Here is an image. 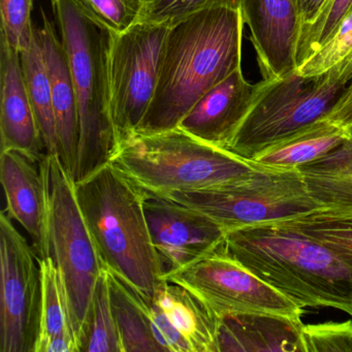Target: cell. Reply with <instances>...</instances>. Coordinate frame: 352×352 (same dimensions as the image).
Returning a JSON list of instances; mask_svg holds the SVG:
<instances>
[{"mask_svg": "<svg viewBox=\"0 0 352 352\" xmlns=\"http://www.w3.org/2000/svg\"><path fill=\"white\" fill-rule=\"evenodd\" d=\"M199 212L226 234L246 226L308 215L322 208L310 197L298 168L263 166L236 184L158 195Z\"/></svg>", "mask_w": 352, "mask_h": 352, "instance_id": "cell-7", "label": "cell"}, {"mask_svg": "<svg viewBox=\"0 0 352 352\" xmlns=\"http://www.w3.org/2000/svg\"><path fill=\"white\" fill-rule=\"evenodd\" d=\"M351 9L352 0H329L313 23L300 28L296 49L298 67L327 44Z\"/></svg>", "mask_w": 352, "mask_h": 352, "instance_id": "cell-28", "label": "cell"}, {"mask_svg": "<svg viewBox=\"0 0 352 352\" xmlns=\"http://www.w3.org/2000/svg\"><path fill=\"white\" fill-rule=\"evenodd\" d=\"M172 25L138 22L122 34H110L107 54L109 108L118 146L135 135L147 114Z\"/></svg>", "mask_w": 352, "mask_h": 352, "instance_id": "cell-9", "label": "cell"}, {"mask_svg": "<svg viewBox=\"0 0 352 352\" xmlns=\"http://www.w3.org/2000/svg\"><path fill=\"white\" fill-rule=\"evenodd\" d=\"M144 207L164 277L219 247L226 232L219 224L190 208L146 193Z\"/></svg>", "mask_w": 352, "mask_h": 352, "instance_id": "cell-12", "label": "cell"}, {"mask_svg": "<svg viewBox=\"0 0 352 352\" xmlns=\"http://www.w3.org/2000/svg\"><path fill=\"white\" fill-rule=\"evenodd\" d=\"M352 53V9L344 18L339 28L316 52L298 65L296 71L302 76L320 75L338 65Z\"/></svg>", "mask_w": 352, "mask_h": 352, "instance_id": "cell-31", "label": "cell"}, {"mask_svg": "<svg viewBox=\"0 0 352 352\" xmlns=\"http://www.w3.org/2000/svg\"><path fill=\"white\" fill-rule=\"evenodd\" d=\"M76 195L104 269L144 298L164 279L146 218V195L112 164L76 183Z\"/></svg>", "mask_w": 352, "mask_h": 352, "instance_id": "cell-3", "label": "cell"}, {"mask_svg": "<svg viewBox=\"0 0 352 352\" xmlns=\"http://www.w3.org/2000/svg\"><path fill=\"white\" fill-rule=\"evenodd\" d=\"M42 304L34 352H80L63 275L51 256L40 259Z\"/></svg>", "mask_w": 352, "mask_h": 352, "instance_id": "cell-20", "label": "cell"}, {"mask_svg": "<svg viewBox=\"0 0 352 352\" xmlns=\"http://www.w3.org/2000/svg\"><path fill=\"white\" fill-rule=\"evenodd\" d=\"M69 59L79 114L75 182L110 164L118 147L111 119L107 79L110 32L94 23L76 0H51Z\"/></svg>", "mask_w": 352, "mask_h": 352, "instance_id": "cell-6", "label": "cell"}, {"mask_svg": "<svg viewBox=\"0 0 352 352\" xmlns=\"http://www.w3.org/2000/svg\"><path fill=\"white\" fill-rule=\"evenodd\" d=\"M349 139L347 131L323 120L257 155L253 162L267 168H296L327 155Z\"/></svg>", "mask_w": 352, "mask_h": 352, "instance_id": "cell-23", "label": "cell"}, {"mask_svg": "<svg viewBox=\"0 0 352 352\" xmlns=\"http://www.w3.org/2000/svg\"><path fill=\"white\" fill-rule=\"evenodd\" d=\"M352 80V53L320 75L296 69L258 82L254 98L226 150L253 160L324 120Z\"/></svg>", "mask_w": 352, "mask_h": 352, "instance_id": "cell-5", "label": "cell"}, {"mask_svg": "<svg viewBox=\"0 0 352 352\" xmlns=\"http://www.w3.org/2000/svg\"><path fill=\"white\" fill-rule=\"evenodd\" d=\"M310 197L329 211H352V141L296 168Z\"/></svg>", "mask_w": 352, "mask_h": 352, "instance_id": "cell-21", "label": "cell"}, {"mask_svg": "<svg viewBox=\"0 0 352 352\" xmlns=\"http://www.w3.org/2000/svg\"><path fill=\"white\" fill-rule=\"evenodd\" d=\"M164 279L192 292L220 319L230 315L265 314L302 320L304 314V308L230 256L224 242Z\"/></svg>", "mask_w": 352, "mask_h": 352, "instance_id": "cell-10", "label": "cell"}, {"mask_svg": "<svg viewBox=\"0 0 352 352\" xmlns=\"http://www.w3.org/2000/svg\"><path fill=\"white\" fill-rule=\"evenodd\" d=\"M256 86L247 81L242 67L236 69L204 94L178 127L226 150L250 108Z\"/></svg>", "mask_w": 352, "mask_h": 352, "instance_id": "cell-17", "label": "cell"}, {"mask_svg": "<svg viewBox=\"0 0 352 352\" xmlns=\"http://www.w3.org/2000/svg\"><path fill=\"white\" fill-rule=\"evenodd\" d=\"M43 26L38 30L46 60L56 121L58 156L72 177H75L79 148L77 96L63 41L42 9Z\"/></svg>", "mask_w": 352, "mask_h": 352, "instance_id": "cell-18", "label": "cell"}, {"mask_svg": "<svg viewBox=\"0 0 352 352\" xmlns=\"http://www.w3.org/2000/svg\"><path fill=\"white\" fill-rule=\"evenodd\" d=\"M49 253L63 275L78 340L104 265L76 195V182L58 155H47Z\"/></svg>", "mask_w": 352, "mask_h": 352, "instance_id": "cell-8", "label": "cell"}, {"mask_svg": "<svg viewBox=\"0 0 352 352\" xmlns=\"http://www.w3.org/2000/svg\"><path fill=\"white\" fill-rule=\"evenodd\" d=\"M324 120L346 131L352 129V80L337 106Z\"/></svg>", "mask_w": 352, "mask_h": 352, "instance_id": "cell-33", "label": "cell"}, {"mask_svg": "<svg viewBox=\"0 0 352 352\" xmlns=\"http://www.w3.org/2000/svg\"><path fill=\"white\" fill-rule=\"evenodd\" d=\"M278 222L324 245L352 267V211L320 210Z\"/></svg>", "mask_w": 352, "mask_h": 352, "instance_id": "cell-26", "label": "cell"}, {"mask_svg": "<svg viewBox=\"0 0 352 352\" xmlns=\"http://www.w3.org/2000/svg\"><path fill=\"white\" fill-rule=\"evenodd\" d=\"M0 352H34L40 331L42 275L34 247L0 214Z\"/></svg>", "mask_w": 352, "mask_h": 352, "instance_id": "cell-11", "label": "cell"}, {"mask_svg": "<svg viewBox=\"0 0 352 352\" xmlns=\"http://www.w3.org/2000/svg\"><path fill=\"white\" fill-rule=\"evenodd\" d=\"M224 246L302 308L329 307L352 317V267L321 243L275 221L228 232Z\"/></svg>", "mask_w": 352, "mask_h": 352, "instance_id": "cell-2", "label": "cell"}, {"mask_svg": "<svg viewBox=\"0 0 352 352\" xmlns=\"http://www.w3.org/2000/svg\"><path fill=\"white\" fill-rule=\"evenodd\" d=\"M20 56L26 88L40 127L47 155H58V140L50 79L36 28L32 44Z\"/></svg>", "mask_w": 352, "mask_h": 352, "instance_id": "cell-24", "label": "cell"}, {"mask_svg": "<svg viewBox=\"0 0 352 352\" xmlns=\"http://www.w3.org/2000/svg\"><path fill=\"white\" fill-rule=\"evenodd\" d=\"M0 138L1 151H18L36 162L47 153L28 96L21 56L5 41L0 47Z\"/></svg>", "mask_w": 352, "mask_h": 352, "instance_id": "cell-16", "label": "cell"}, {"mask_svg": "<svg viewBox=\"0 0 352 352\" xmlns=\"http://www.w3.org/2000/svg\"><path fill=\"white\" fill-rule=\"evenodd\" d=\"M110 164L152 195L222 188L263 168L180 127L133 135L118 146Z\"/></svg>", "mask_w": 352, "mask_h": 352, "instance_id": "cell-4", "label": "cell"}, {"mask_svg": "<svg viewBox=\"0 0 352 352\" xmlns=\"http://www.w3.org/2000/svg\"><path fill=\"white\" fill-rule=\"evenodd\" d=\"M0 180L5 190V211L32 239L38 259L49 253V186L47 155L36 162L18 151H1Z\"/></svg>", "mask_w": 352, "mask_h": 352, "instance_id": "cell-14", "label": "cell"}, {"mask_svg": "<svg viewBox=\"0 0 352 352\" xmlns=\"http://www.w3.org/2000/svg\"><path fill=\"white\" fill-rule=\"evenodd\" d=\"M217 7L240 8V0H143L139 22L174 24Z\"/></svg>", "mask_w": 352, "mask_h": 352, "instance_id": "cell-29", "label": "cell"}, {"mask_svg": "<svg viewBox=\"0 0 352 352\" xmlns=\"http://www.w3.org/2000/svg\"><path fill=\"white\" fill-rule=\"evenodd\" d=\"M329 1V0H296L302 28L313 23Z\"/></svg>", "mask_w": 352, "mask_h": 352, "instance_id": "cell-34", "label": "cell"}, {"mask_svg": "<svg viewBox=\"0 0 352 352\" xmlns=\"http://www.w3.org/2000/svg\"><path fill=\"white\" fill-rule=\"evenodd\" d=\"M81 11L110 34H122L140 21L143 0H76Z\"/></svg>", "mask_w": 352, "mask_h": 352, "instance_id": "cell-27", "label": "cell"}, {"mask_svg": "<svg viewBox=\"0 0 352 352\" xmlns=\"http://www.w3.org/2000/svg\"><path fill=\"white\" fill-rule=\"evenodd\" d=\"M32 7L34 0H0L1 40L20 54L32 44L36 32Z\"/></svg>", "mask_w": 352, "mask_h": 352, "instance_id": "cell-30", "label": "cell"}, {"mask_svg": "<svg viewBox=\"0 0 352 352\" xmlns=\"http://www.w3.org/2000/svg\"><path fill=\"white\" fill-rule=\"evenodd\" d=\"M263 79L282 77L298 67L300 22L296 0H240Z\"/></svg>", "mask_w": 352, "mask_h": 352, "instance_id": "cell-15", "label": "cell"}, {"mask_svg": "<svg viewBox=\"0 0 352 352\" xmlns=\"http://www.w3.org/2000/svg\"><path fill=\"white\" fill-rule=\"evenodd\" d=\"M80 352H122L107 269L98 278L88 308L80 335Z\"/></svg>", "mask_w": 352, "mask_h": 352, "instance_id": "cell-25", "label": "cell"}, {"mask_svg": "<svg viewBox=\"0 0 352 352\" xmlns=\"http://www.w3.org/2000/svg\"><path fill=\"white\" fill-rule=\"evenodd\" d=\"M348 135H349V139L352 141V129H348Z\"/></svg>", "mask_w": 352, "mask_h": 352, "instance_id": "cell-35", "label": "cell"}, {"mask_svg": "<svg viewBox=\"0 0 352 352\" xmlns=\"http://www.w3.org/2000/svg\"><path fill=\"white\" fill-rule=\"evenodd\" d=\"M152 331L164 352H219L221 319L197 296L162 279L148 300Z\"/></svg>", "mask_w": 352, "mask_h": 352, "instance_id": "cell-13", "label": "cell"}, {"mask_svg": "<svg viewBox=\"0 0 352 352\" xmlns=\"http://www.w3.org/2000/svg\"><path fill=\"white\" fill-rule=\"evenodd\" d=\"M302 320L265 314H239L220 321L218 345L223 351H304Z\"/></svg>", "mask_w": 352, "mask_h": 352, "instance_id": "cell-19", "label": "cell"}, {"mask_svg": "<svg viewBox=\"0 0 352 352\" xmlns=\"http://www.w3.org/2000/svg\"><path fill=\"white\" fill-rule=\"evenodd\" d=\"M108 277L122 352H164L154 338L148 300L109 270Z\"/></svg>", "mask_w": 352, "mask_h": 352, "instance_id": "cell-22", "label": "cell"}, {"mask_svg": "<svg viewBox=\"0 0 352 352\" xmlns=\"http://www.w3.org/2000/svg\"><path fill=\"white\" fill-rule=\"evenodd\" d=\"M304 352L352 351V320L304 324Z\"/></svg>", "mask_w": 352, "mask_h": 352, "instance_id": "cell-32", "label": "cell"}, {"mask_svg": "<svg viewBox=\"0 0 352 352\" xmlns=\"http://www.w3.org/2000/svg\"><path fill=\"white\" fill-rule=\"evenodd\" d=\"M245 26L241 8L232 7L212 8L173 24L153 100L135 135L176 129L204 94L242 67Z\"/></svg>", "mask_w": 352, "mask_h": 352, "instance_id": "cell-1", "label": "cell"}]
</instances>
